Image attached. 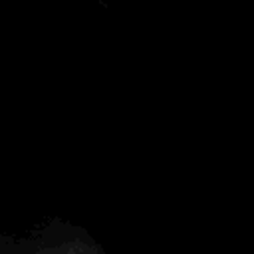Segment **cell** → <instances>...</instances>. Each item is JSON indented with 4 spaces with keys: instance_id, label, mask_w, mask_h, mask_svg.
<instances>
[{
    "instance_id": "obj_1",
    "label": "cell",
    "mask_w": 254,
    "mask_h": 254,
    "mask_svg": "<svg viewBox=\"0 0 254 254\" xmlns=\"http://www.w3.org/2000/svg\"><path fill=\"white\" fill-rule=\"evenodd\" d=\"M24 254H101V252L91 240L83 238L81 234H67L58 240L42 242L26 250Z\"/></svg>"
},
{
    "instance_id": "obj_2",
    "label": "cell",
    "mask_w": 254,
    "mask_h": 254,
    "mask_svg": "<svg viewBox=\"0 0 254 254\" xmlns=\"http://www.w3.org/2000/svg\"><path fill=\"white\" fill-rule=\"evenodd\" d=\"M2 254H8V252H2Z\"/></svg>"
}]
</instances>
